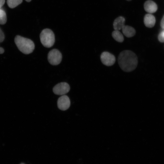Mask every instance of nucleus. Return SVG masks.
Instances as JSON below:
<instances>
[{
	"label": "nucleus",
	"instance_id": "obj_11",
	"mask_svg": "<svg viewBox=\"0 0 164 164\" xmlns=\"http://www.w3.org/2000/svg\"><path fill=\"white\" fill-rule=\"evenodd\" d=\"M121 29L124 35L128 38L133 36L136 33L135 29L129 26L125 25Z\"/></svg>",
	"mask_w": 164,
	"mask_h": 164
},
{
	"label": "nucleus",
	"instance_id": "obj_6",
	"mask_svg": "<svg viewBox=\"0 0 164 164\" xmlns=\"http://www.w3.org/2000/svg\"><path fill=\"white\" fill-rule=\"evenodd\" d=\"M100 59L102 63L107 66L113 65L116 60L114 56L108 52H103L101 55Z\"/></svg>",
	"mask_w": 164,
	"mask_h": 164
},
{
	"label": "nucleus",
	"instance_id": "obj_2",
	"mask_svg": "<svg viewBox=\"0 0 164 164\" xmlns=\"http://www.w3.org/2000/svg\"><path fill=\"white\" fill-rule=\"evenodd\" d=\"M14 41L19 50L25 54H29L34 49V43L29 39L17 35L15 37Z\"/></svg>",
	"mask_w": 164,
	"mask_h": 164
},
{
	"label": "nucleus",
	"instance_id": "obj_10",
	"mask_svg": "<svg viewBox=\"0 0 164 164\" xmlns=\"http://www.w3.org/2000/svg\"><path fill=\"white\" fill-rule=\"evenodd\" d=\"M125 18L123 16H120L114 20L113 26L115 30H119L122 29L125 25Z\"/></svg>",
	"mask_w": 164,
	"mask_h": 164
},
{
	"label": "nucleus",
	"instance_id": "obj_19",
	"mask_svg": "<svg viewBox=\"0 0 164 164\" xmlns=\"http://www.w3.org/2000/svg\"><path fill=\"white\" fill-rule=\"evenodd\" d=\"M4 52V50L3 48L0 47V54H2Z\"/></svg>",
	"mask_w": 164,
	"mask_h": 164
},
{
	"label": "nucleus",
	"instance_id": "obj_7",
	"mask_svg": "<svg viewBox=\"0 0 164 164\" xmlns=\"http://www.w3.org/2000/svg\"><path fill=\"white\" fill-rule=\"evenodd\" d=\"M57 104L58 107L62 111L66 110L70 106V99L67 95H63L58 98Z\"/></svg>",
	"mask_w": 164,
	"mask_h": 164
},
{
	"label": "nucleus",
	"instance_id": "obj_3",
	"mask_svg": "<svg viewBox=\"0 0 164 164\" xmlns=\"http://www.w3.org/2000/svg\"><path fill=\"white\" fill-rule=\"evenodd\" d=\"M40 38L42 45L47 48L52 47L55 42L54 34L52 31L49 29H45L42 31Z\"/></svg>",
	"mask_w": 164,
	"mask_h": 164
},
{
	"label": "nucleus",
	"instance_id": "obj_12",
	"mask_svg": "<svg viewBox=\"0 0 164 164\" xmlns=\"http://www.w3.org/2000/svg\"><path fill=\"white\" fill-rule=\"evenodd\" d=\"M112 36L114 39L118 42L121 43L124 40L123 36L119 30H114L112 32Z\"/></svg>",
	"mask_w": 164,
	"mask_h": 164
},
{
	"label": "nucleus",
	"instance_id": "obj_21",
	"mask_svg": "<svg viewBox=\"0 0 164 164\" xmlns=\"http://www.w3.org/2000/svg\"><path fill=\"white\" fill-rule=\"evenodd\" d=\"M127 0V1H131L132 0Z\"/></svg>",
	"mask_w": 164,
	"mask_h": 164
},
{
	"label": "nucleus",
	"instance_id": "obj_20",
	"mask_svg": "<svg viewBox=\"0 0 164 164\" xmlns=\"http://www.w3.org/2000/svg\"><path fill=\"white\" fill-rule=\"evenodd\" d=\"M25 0L28 2H29L31 1V0Z\"/></svg>",
	"mask_w": 164,
	"mask_h": 164
},
{
	"label": "nucleus",
	"instance_id": "obj_16",
	"mask_svg": "<svg viewBox=\"0 0 164 164\" xmlns=\"http://www.w3.org/2000/svg\"><path fill=\"white\" fill-rule=\"evenodd\" d=\"M5 39V35L2 30L0 29V43L2 42Z\"/></svg>",
	"mask_w": 164,
	"mask_h": 164
},
{
	"label": "nucleus",
	"instance_id": "obj_15",
	"mask_svg": "<svg viewBox=\"0 0 164 164\" xmlns=\"http://www.w3.org/2000/svg\"><path fill=\"white\" fill-rule=\"evenodd\" d=\"M158 39L160 42H164V30L160 32L159 34Z\"/></svg>",
	"mask_w": 164,
	"mask_h": 164
},
{
	"label": "nucleus",
	"instance_id": "obj_9",
	"mask_svg": "<svg viewBox=\"0 0 164 164\" xmlns=\"http://www.w3.org/2000/svg\"><path fill=\"white\" fill-rule=\"evenodd\" d=\"M155 22L156 20L155 16L151 14L148 13L145 15L144 22L145 26L147 27H153L155 25Z\"/></svg>",
	"mask_w": 164,
	"mask_h": 164
},
{
	"label": "nucleus",
	"instance_id": "obj_14",
	"mask_svg": "<svg viewBox=\"0 0 164 164\" xmlns=\"http://www.w3.org/2000/svg\"><path fill=\"white\" fill-rule=\"evenodd\" d=\"M7 21V16L5 11L0 8V24H5Z\"/></svg>",
	"mask_w": 164,
	"mask_h": 164
},
{
	"label": "nucleus",
	"instance_id": "obj_8",
	"mask_svg": "<svg viewBox=\"0 0 164 164\" xmlns=\"http://www.w3.org/2000/svg\"><path fill=\"white\" fill-rule=\"evenodd\" d=\"M144 7L145 10L149 13L155 12L158 9L156 4L151 0H148L144 3Z\"/></svg>",
	"mask_w": 164,
	"mask_h": 164
},
{
	"label": "nucleus",
	"instance_id": "obj_4",
	"mask_svg": "<svg viewBox=\"0 0 164 164\" xmlns=\"http://www.w3.org/2000/svg\"><path fill=\"white\" fill-rule=\"evenodd\" d=\"M62 59V54L57 49H53L48 54V61L52 65H56L59 64L61 62Z\"/></svg>",
	"mask_w": 164,
	"mask_h": 164
},
{
	"label": "nucleus",
	"instance_id": "obj_17",
	"mask_svg": "<svg viewBox=\"0 0 164 164\" xmlns=\"http://www.w3.org/2000/svg\"><path fill=\"white\" fill-rule=\"evenodd\" d=\"M160 26L162 29H164V15L161 20Z\"/></svg>",
	"mask_w": 164,
	"mask_h": 164
},
{
	"label": "nucleus",
	"instance_id": "obj_13",
	"mask_svg": "<svg viewBox=\"0 0 164 164\" xmlns=\"http://www.w3.org/2000/svg\"><path fill=\"white\" fill-rule=\"evenodd\" d=\"M22 0H7V2L9 7L14 8L22 3Z\"/></svg>",
	"mask_w": 164,
	"mask_h": 164
},
{
	"label": "nucleus",
	"instance_id": "obj_18",
	"mask_svg": "<svg viewBox=\"0 0 164 164\" xmlns=\"http://www.w3.org/2000/svg\"><path fill=\"white\" fill-rule=\"evenodd\" d=\"M5 3V0H0V8L3 6Z\"/></svg>",
	"mask_w": 164,
	"mask_h": 164
},
{
	"label": "nucleus",
	"instance_id": "obj_22",
	"mask_svg": "<svg viewBox=\"0 0 164 164\" xmlns=\"http://www.w3.org/2000/svg\"><path fill=\"white\" fill-rule=\"evenodd\" d=\"M20 164H24V163H20Z\"/></svg>",
	"mask_w": 164,
	"mask_h": 164
},
{
	"label": "nucleus",
	"instance_id": "obj_5",
	"mask_svg": "<svg viewBox=\"0 0 164 164\" xmlns=\"http://www.w3.org/2000/svg\"><path fill=\"white\" fill-rule=\"evenodd\" d=\"M70 89L68 84L66 82H61L54 86L53 88V91L56 94L63 95L68 92Z\"/></svg>",
	"mask_w": 164,
	"mask_h": 164
},
{
	"label": "nucleus",
	"instance_id": "obj_1",
	"mask_svg": "<svg viewBox=\"0 0 164 164\" xmlns=\"http://www.w3.org/2000/svg\"><path fill=\"white\" fill-rule=\"evenodd\" d=\"M118 60L120 67L126 72H130L135 70L138 64L137 56L133 52L129 50L121 52Z\"/></svg>",
	"mask_w": 164,
	"mask_h": 164
}]
</instances>
